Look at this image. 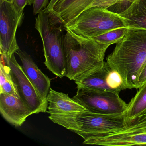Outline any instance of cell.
Masks as SVG:
<instances>
[{"label": "cell", "instance_id": "cell-1", "mask_svg": "<svg viewBox=\"0 0 146 146\" xmlns=\"http://www.w3.org/2000/svg\"><path fill=\"white\" fill-rule=\"evenodd\" d=\"M106 60L121 75L127 89L136 88L146 64V29L129 28Z\"/></svg>", "mask_w": 146, "mask_h": 146}, {"label": "cell", "instance_id": "cell-2", "mask_svg": "<svg viewBox=\"0 0 146 146\" xmlns=\"http://www.w3.org/2000/svg\"><path fill=\"white\" fill-rule=\"evenodd\" d=\"M66 31L64 38L66 77L75 81L101 68L109 46Z\"/></svg>", "mask_w": 146, "mask_h": 146}, {"label": "cell", "instance_id": "cell-3", "mask_svg": "<svg viewBox=\"0 0 146 146\" xmlns=\"http://www.w3.org/2000/svg\"><path fill=\"white\" fill-rule=\"evenodd\" d=\"M35 28L43 43L45 65L60 78L66 76V60L64 48V25L53 10L45 8L36 18Z\"/></svg>", "mask_w": 146, "mask_h": 146}, {"label": "cell", "instance_id": "cell-4", "mask_svg": "<svg viewBox=\"0 0 146 146\" xmlns=\"http://www.w3.org/2000/svg\"><path fill=\"white\" fill-rule=\"evenodd\" d=\"M49 119L82 137L106 135L126 127L124 113L117 114H101L88 110L57 115H50Z\"/></svg>", "mask_w": 146, "mask_h": 146}, {"label": "cell", "instance_id": "cell-5", "mask_svg": "<svg viewBox=\"0 0 146 146\" xmlns=\"http://www.w3.org/2000/svg\"><path fill=\"white\" fill-rule=\"evenodd\" d=\"M121 27H128L119 14L96 7L86 9L64 25L65 30L90 39Z\"/></svg>", "mask_w": 146, "mask_h": 146}, {"label": "cell", "instance_id": "cell-6", "mask_svg": "<svg viewBox=\"0 0 146 146\" xmlns=\"http://www.w3.org/2000/svg\"><path fill=\"white\" fill-rule=\"evenodd\" d=\"M77 89L76 94L72 99L91 112L121 114L128 107V104L120 98L118 93L102 92L81 87H77Z\"/></svg>", "mask_w": 146, "mask_h": 146}, {"label": "cell", "instance_id": "cell-7", "mask_svg": "<svg viewBox=\"0 0 146 146\" xmlns=\"http://www.w3.org/2000/svg\"><path fill=\"white\" fill-rule=\"evenodd\" d=\"M83 144L106 146H146V113L131 120L119 130L83 139Z\"/></svg>", "mask_w": 146, "mask_h": 146}, {"label": "cell", "instance_id": "cell-8", "mask_svg": "<svg viewBox=\"0 0 146 146\" xmlns=\"http://www.w3.org/2000/svg\"><path fill=\"white\" fill-rule=\"evenodd\" d=\"M24 17V13L19 15L17 12L12 3L0 0V53L7 59L19 49L16 33Z\"/></svg>", "mask_w": 146, "mask_h": 146}, {"label": "cell", "instance_id": "cell-9", "mask_svg": "<svg viewBox=\"0 0 146 146\" xmlns=\"http://www.w3.org/2000/svg\"><path fill=\"white\" fill-rule=\"evenodd\" d=\"M2 55L10 67L20 99L31 110L33 114L47 112L48 103L44 102L41 98L25 75L23 67L17 61L14 54L10 59H7Z\"/></svg>", "mask_w": 146, "mask_h": 146}, {"label": "cell", "instance_id": "cell-10", "mask_svg": "<svg viewBox=\"0 0 146 146\" xmlns=\"http://www.w3.org/2000/svg\"><path fill=\"white\" fill-rule=\"evenodd\" d=\"M75 82L77 87L102 92L119 94L127 89L121 75L107 62L101 68Z\"/></svg>", "mask_w": 146, "mask_h": 146}, {"label": "cell", "instance_id": "cell-11", "mask_svg": "<svg viewBox=\"0 0 146 146\" xmlns=\"http://www.w3.org/2000/svg\"><path fill=\"white\" fill-rule=\"evenodd\" d=\"M0 112L6 121L16 127L21 126L33 114L20 98L5 93H0Z\"/></svg>", "mask_w": 146, "mask_h": 146}, {"label": "cell", "instance_id": "cell-12", "mask_svg": "<svg viewBox=\"0 0 146 146\" xmlns=\"http://www.w3.org/2000/svg\"><path fill=\"white\" fill-rule=\"evenodd\" d=\"M16 53L22 61V67L25 75L42 99L48 103L47 98L51 89V79L38 68L32 58L26 52L19 49Z\"/></svg>", "mask_w": 146, "mask_h": 146}, {"label": "cell", "instance_id": "cell-13", "mask_svg": "<svg viewBox=\"0 0 146 146\" xmlns=\"http://www.w3.org/2000/svg\"><path fill=\"white\" fill-rule=\"evenodd\" d=\"M47 111L50 115L64 114L85 111L87 109L68 95L50 89L47 98Z\"/></svg>", "mask_w": 146, "mask_h": 146}, {"label": "cell", "instance_id": "cell-14", "mask_svg": "<svg viewBox=\"0 0 146 146\" xmlns=\"http://www.w3.org/2000/svg\"><path fill=\"white\" fill-rule=\"evenodd\" d=\"M95 1L60 0L53 10L65 25L88 8Z\"/></svg>", "mask_w": 146, "mask_h": 146}, {"label": "cell", "instance_id": "cell-15", "mask_svg": "<svg viewBox=\"0 0 146 146\" xmlns=\"http://www.w3.org/2000/svg\"><path fill=\"white\" fill-rule=\"evenodd\" d=\"M119 15L129 28L146 29V0H135Z\"/></svg>", "mask_w": 146, "mask_h": 146}, {"label": "cell", "instance_id": "cell-16", "mask_svg": "<svg viewBox=\"0 0 146 146\" xmlns=\"http://www.w3.org/2000/svg\"><path fill=\"white\" fill-rule=\"evenodd\" d=\"M138 89L136 94L128 104L124 112L127 121L146 113V83Z\"/></svg>", "mask_w": 146, "mask_h": 146}, {"label": "cell", "instance_id": "cell-17", "mask_svg": "<svg viewBox=\"0 0 146 146\" xmlns=\"http://www.w3.org/2000/svg\"><path fill=\"white\" fill-rule=\"evenodd\" d=\"M0 72V93L8 94L20 98L10 67L2 55L1 57Z\"/></svg>", "mask_w": 146, "mask_h": 146}, {"label": "cell", "instance_id": "cell-18", "mask_svg": "<svg viewBox=\"0 0 146 146\" xmlns=\"http://www.w3.org/2000/svg\"><path fill=\"white\" fill-rule=\"evenodd\" d=\"M129 27H121L109 31L92 39L101 44L110 46L121 41L124 37Z\"/></svg>", "mask_w": 146, "mask_h": 146}, {"label": "cell", "instance_id": "cell-19", "mask_svg": "<svg viewBox=\"0 0 146 146\" xmlns=\"http://www.w3.org/2000/svg\"><path fill=\"white\" fill-rule=\"evenodd\" d=\"M135 0H118L113 5L108 8L107 10L117 14H120L129 7Z\"/></svg>", "mask_w": 146, "mask_h": 146}, {"label": "cell", "instance_id": "cell-20", "mask_svg": "<svg viewBox=\"0 0 146 146\" xmlns=\"http://www.w3.org/2000/svg\"><path fill=\"white\" fill-rule=\"evenodd\" d=\"M118 1V0H95L88 8L96 7L107 9L116 4Z\"/></svg>", "mask_w": 146, "mask_h": 146}, {"label": "cell", "instance_id": "cell-21", "mask_svg": "<svg viewBox=\"0 0 146 146\" xmlns=\"http://www.w3.org/2000/svg\"><path fill=\"white\" fill-rule=\"evenodd\" d=\"M49 3V0H35L33 6L34 15L39 14L47 7Z\"/></svg>", "mask_w": 146, "mask_h": 146}, {"label": "cell", "instance_id": "cell-22", "mask_svg": "<svg viewBox=\"0 0 146 146\" xmlns=\"http://www.w3.org/2000/svg\"><path fill=\"white\" fill-rule=\"evenodd\" d=\"M12 4L14 9L19 15L24 13V9L28 5L27 0H13Z\"/></svg>", "mask_w": 146, "mask_h": 146}, {"label": "cell", "instance_id": "cell-23", "mask_svg": "<svg viewBox=\"0 0 146 146\" xmlns=\"http://www.w3.org/2000/svg\"><path fill=\"white\" fill-rule=\"evenodd\" d=\"M146 83V64L143 67L138 78V82L136 89H138Z\"/></svg>", "mask_w": 146, "mask_h": 146}, {"label": "cell", "instance_id": "cell-24", "mask_svg": "<svg viewBox=\"0 0 146 146\" xmlns=\"http://www.w3.org/2000/svg\"><path fill=\"white\" fill-rule=\"evenodd\" d=\"M59 1L60 0H51L46 8L49 10H52L54 7Z\"/></svg>", "mask_w": 146, "mask_h": 146}, {"label": "cell", "instance_id": "cell-25", "mask_svg": "<svg viewBox=\"0 0 146 146\" xmlns=\"http://www.w3.org/2000/svg\"><path fill=\"white\" fill-rule=\"evenodd\" d=\"M34 2H35V0H27V4L29 5H33Z\"/></svg>", "mask_w": 146, "mask_h": 146}, {"label": "cell", "instance_id": "cell-26", "mask_svg": "<svg viewBox=\"0 0 146 146\" xmlns=\"http://www.w3.org/2000/svg\"><path fill=\"white\" fill-rule=\"evenodd\" d=\"M6 1H8V2H11V3H12L13 0H6Z\"/></svg>", "mask_w": 146, "mask_h": 146}]
</instances>
